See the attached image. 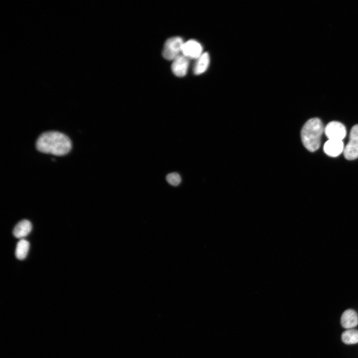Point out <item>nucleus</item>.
<instances>
[{"instance_id":"nucleus-4","label":"nucleus","mask_w":358,"mask_h":358,"mask_svg":"<svg viewBox=\"0 0 358 358\" xmlns=\"http://www.w3.org/2000/svg\"><path fill=\"white\" fill-rule=\"evenodd\" d=\"M343 152L345 158L347 160H353L358 158V125L351 129L349 141Z\"/></svg>"},{"instance_id":"nucleus-14","label":"nucleus","mask_w":358,"mask_h":358,"mask_svg":"<svg viewBox=\"0 0 358 358\" xmlns=\"http://www.w3.org/2000/svg\"><path fill=\"white\" fill-rule=\"evenodd\" d=\"M166 180L172 186H178L181 183L182 179L179 174L174 172L167 175L166 176Z\"/></svg>"},{"instance_id":"nucleus-12","label":"nucleus","mask_w":358,"mask_h":358,"mask_svg":"<svg viewBox=\"0 0 358 358\" xmlns=\"http://www.w3.org/2000/svg\"><path fill=\"white\" fill-rule=\"evenodd\" d=\"M30 243L26 240H20L16 247L15 255L17 259L22 260L25 259L28 254L30 249Z\"/></svg>"},{"instance_id":"nucleus-7","label":"nucleus","mask_w":358,"mask_h":358,"mask_svg":"<svg viewBox=\"0 0 358 358\" xmlns=\"http://www.w3.org/2000/svg\"><path fill=\"white\" fill-rule=\"evenodd\" d=\"M189 59L181 54L173 60L172 70L176 76L182 77L186 75L189 65Z\"/></svg>"},{"instance_id":"nucleus-9","label":"nucleus","mask_w":358,"mask_h":358,"mask_svg":"<svg viewBox=\"0 0 358 358\" xmlns=\"http://www.w3.org/2000/svg\"><path fill=\"white\" fill-rule=\"evenodd\" d=\"M342 326L346 329H350L358 324V316L353 309H347L343 313L341 318Z\"/></svg>"},{"instance_id":"nucleus-6","label":"nucleus","mask_w":358,"mask_h":358,"mask_svg":"<svg viewBox=\"0 0 358 358\" xmlns=\"http://www.w3.org/2000/svg\"><path fill=\"white\" fill-rule=\"evenodd\" d=\"M203 54V47L198 41L190 40L184 43L182 54L188 58L197 59Z\"/></svg>"},{"instance_id":"nucleus-11","label":"nucleus","mask_w":358,"mask_h":358,"mask_svg":"<svg viewBox=\"0 0 358 358\" xmlns=\"http://www.w3.org/2000/svg\"><path fill=\"white\" fill-rule=\"evenodd\" d=\"M210 63V57L208 53H205L198 59L194 67V73L196 75H200L207 71Z\"/></svg>"},{"instance_id":"nucleus-10","label":"nucleus","mask_w":358,"mask_h":358,"mask_svg":"<svg viewBox=\"0 0 358 358\" xmlns=\"http://www.w3.org/2000/svg\"><path fill=\"white\" fill-rule=\"evenodd\" d=\"M32 230L31 223L26 220L19 222L13 230V234L17 238L22 239L30 233Z\"/></svg>"},{"instance_id":"nucleus-2","label":"nucleus","mask_w":358,"mask_h":358,"mask_svg":"<svg viewBox=\"0 0 358 358\" xmlns=\"http://www.w3.org/2000/svg\"><path fill=\"white\" fill-rule=\"evenodd\" d=\"M323 132L324 129L319 118L309 119L301 132V138L304 147L310 152L318 151L320 146L321 136Z\"/></svg>"},{"instance_id":"nucleus-5","label":"nucleus","mask_w":358,"mask_h":358,"mask_svg":"<svg viewBox=\"0 0 358 358\" xmlns=\"http://www.w3.org/2000/svg\"><path fill=\"white\" fill-rule=\"evenodd\" d=\"M324 132L329 140L342 141L346 135L345 126L339 122L329 123L325 128Z\"/></svg>"},{"instance_id":"nucleus-8","label":"nucleus","mask_w":358,"mask_h":358,"mask_svg":"<svg viewBox=\"0 0 358 358\" xmlns=\"http://www.w3.org/2000/svg\"><path fill=\"white\" fill-rule=\"evenodd\" d=\"M325 153L332 157H336L341 154L344 150L343 141L328 140L324 146Z\"/></svg>"},{"instance_id":"nucleus-1","label":"nucleus","mask_w":358,"mask_h":358,"mask_svg":"<svg viewBox=\"0 0 358 358\" xmlns=\"http://www.w3.org/2000/svg\"><path fill=\"white\" fill-rule=\"evenodd\" d=\"M36 148L40 152L62 156L70 152L72 148L69 138L57 132H49L42 133L38 139Z\"/></svg>"},{"instance_id":"nucleus-13","label":"nucleus","mask_w":358,"mask_h":358,"mask_svg":"<svg viewBox=\"0 0 358 358\" xmlns=\"http://www.w3.org/2000/svg\"><path fill=\"white\" fill-rule=\"evenodd\" d=\"M341 338L342 341L346 344H357L358 343V330L348 329L342 333Z\"/></svg>"},{"instance_id":"nucleus-3","label":"nucleus","mask_w":358,"mask_h":358,"mask_svg":"<svg viewBox=\"0 0 358 358\" xmlns=\"http://www.w3.org/2000/svg\"><path fill=\"white\" fill-rule=\"evenodd\" d=\"M184 43L183 39L180 37H173L167 40L162 52L164 58L173 61L182 53Z\"/></svg>"}]
</instances>
